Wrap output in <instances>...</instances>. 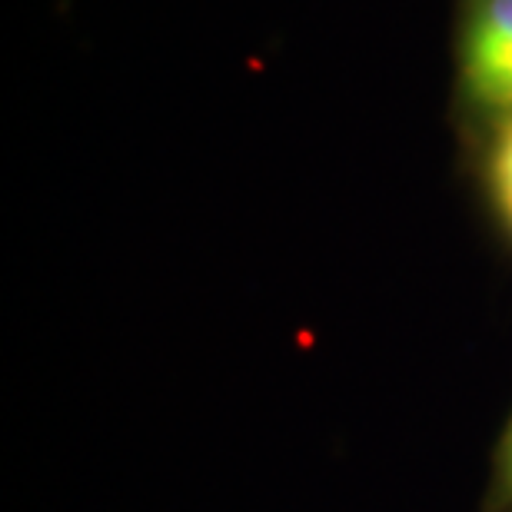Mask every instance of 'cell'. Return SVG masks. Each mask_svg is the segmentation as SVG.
<instances>
[{
    "instance_id": "6da1fadb",
    "label": "cell",
    "mask_w": 512,
    "mask_h": 512,
    "mask_svg": "<svg viewBox=\"0 0 512 512\" xmlns=\"http://www.w3.org/2000/svg\"><path fill=\"white\" fill-rule=\"evenodd\" d=\"M512 64V0H483L466 40V77Z\"/></svg>"
},
{
    "instance_id": "7a4b0ae2",
    "label": "cell",
    "mask_w": 512,
    "mask_h": 512,
    "mask_svg": "<svg viewBox=\"0 0 512 512\" xmlns=\"http://www.w3.org/2000/svg\"><path fill=\"white\" fill-rule=\"evenodd\" d=\"M466 80H469V90H473L483 104L512 110V64L486 70V74H476V77H466Z\"/></svg>"
},
{
    "instance_id": "3957f363",
    "label": "cell",
    "mask_w": 512,
    "mask_h": 512,
    "mask_svg": "<svg viewBox=\"0 0 512 512\" xmlns=\"http://www.w3.org/2000/svg\"><path fill=\"white\" fill-rule=\"evenodd\" d=\"M493 187L499 197V207H512V124L503 130L493 153Z\"/></svg>"
},
{
    "instance_id": "277c9868",
    "label": "cell",
    "mask_w": 512,
    "mask_h": 512,
    "mask_svg": "<svg viewBox=\"0 0 512 512\" xmlns=\"http://www.w3.org/2000/svg\"><path fill=\"white\" fill-rule=\"evenodd\" d=\"M512 509V429L499 453V469H496V486H493V512H509Z\"/></svg>"
},
{
    "instance_id": "5b68a950",
    "label": "cell",
    "mask_w": 512,
    "mask_h": 512,
    "mask_svg": "<svg viewBox=\"0 0 512 512\" xmlns=\"http://www.w3.org/2000/svg\"><path fill=\"white\" fill-rule=\"evenodd\" d=\"M503 213H506V220H509V227H512V207H506Z\"/></svg>"
}]
</instances>
